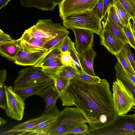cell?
Here are the masks:
<instances>
[{
  "instance_id": "cell-33",
  "label": "cell",
  "mask_w": 135,
  "mask_h": 135,
  "mask_svg": "<svg viewBox=\"0 0 135 135\" xmlns=\"http://www.w3.org/2000/svg\"><path fill=\"white\" fill-rule=\"evenodd\" d=\"M132 24L130 22L129 25H124L123 29L130 46L135 50V39L132 31Z\"/></svg>"
},
{
  "instance_id": "cell-29",
  "label": "cell",
  "mask_w": 135,
  "mask_h": 135,
  "mask_svg": "<svg viewBox=\"0 0 135 135\" xmlns=\"http://www.w3.org/2000/svg\"><path fill=\"white\" fill-rule=\"evenodd\" d=\"M70 55L74 60L76 68L79 73H82L84 71L82 67L79 59L78 53L75 46V43L73 42L71 46L69 51Z\"/></svg>"
},
{
  "instance_id": "cell-12",
  "label": "cell",
  "mask_w": 135,
  "mask_h": 135,
  "mask_svg": "<svg viewBox=\"0 0 135 135\" xmlns=\"http://www.w3.org/2000/svg\"><path fill=\"white\" fill-rule=\"evenodd\" d=\"M72 30L75 36L76 49L78 54L83 53L92 47L94 36L92 31L78 28Z\"/></svg>"
},
{
  "instance_id": "cell-28",
  "label": "cell",
  "mask_w": 135,
  "mask_h": 135,
  "mask_svg": "<svg viewBox=\"0 0 135 135\" xmlns=\"http://www.w3.org/2000/svg\"><path fill=\"white\" fill-rule=\"evenodd\" d=\"M79 73L75 68L71 66H65L63 67L59 75L71 80Z\"/></svg>"
},
{
  "instance_id": "cell-21",
  "label": "cell",
  "mask_w": 135,
  "mask_h": 135,
  "mask_svg": "<svg viewBox=\"0 0 135 135\" xmlns=\"http://www.w3.org/2000/svg\"><path fill=\"white\" fill-rule=\"evenodd\" d=\"M61 41L48 50L46 54L35 66L43 68L61 58V52L59 49Z\"/></svg>"
},
{
  "instance_id": "cell-2",
  "label": "cell",
  "mask_w": 135,
  "mask_h": 135,
  "mask_svg": "<svg viewBox=\"0 0 135 135\" xmlns=\"http://www.w3.org/2000/svg\"><path fill=\"white\" fill-rule=\"evenodd\" d=\"M87 120L77 107H66L59 112L52 127L49 135H65L77 125Z\"/></svg>"
},
{
  "instance_id": "cell-32",
  "label": "cell",
  "mask_w": 135,
  "mask_h": 135,
  "mask_svg": "<svg viewBox=\"0 0 135 135\" xmlns=\"http://www.w3.org/2000/svg\"><path fill=\"white\" fill-rule=\"evenodd\" d=\"M86 123H83L77 125L70 131L68 135H87L89 128Z\"/></svg>"
},
{
  "instance_id": "cell-39",
  "label": "cell",
  "mask_w": 135,
  "mask_h": 135,
  "mask_svg": "<svg viewBox=\"0 0 135 135\" xmlns=\"http://www.w3.org/2000/svg\"><path fill=\"white\" fill-rule=\"evenodd\" d=\"M130 45L128 43L126 44L123 48L134 69L135 71V61L132 56L130 49Z\"/></svg>"
},
{
  "instance_id": "cell-3",
  "label": "cell",
  "mask_w": 135,
  "mask_h": 135,
  "mask_svg": "<svg viewBox=\"0 0 135 135\" xmlns=\"http://www.w3.org/2000/svg\"><path fill=\"white\" fill-rule=\"evenodd\" d=\"M91 135H135V114L118 116L111 124L88 131Z\"/></svg>"
},
{
  "instance_id": "cell-30",
  "label": "cell",
  "mask_w": 135,
  "mask_h": 135,
  "mask_svg": "<svg viewBox=\"0 0 135 135\" xmlns=\"http://www.w3.org/2000/svg\"><path fill=\"white\" fill-rule=\"evenodd\" d=\"M118 1L133 18L135 17V0H118Z\"/></svg>"
},
{
  "instance_id": "cell-34",
  "label": "cell",
  "mask_w": 135,
  "mask_h": 135,
  "mask_svg": "<svg viewBox=\"0 0 135 135\" xmlns=\"http://www.w3.org/2000/svg\"><path fill=\"white\" fill-rule=\"evenodd\" d=\"M60 59L62 63L65 65L71 66L76 68L74 61L69 51L62 52Z\"/></svg>"
},
{
  "instance_id": "cell-18",
  "label": "cell",
  "mask_w": 135,
  "mask_h": 135,
  "mask_svg": "<svg viewBox=\"0 0 135 135\" xmlns=\"http://www.w3.org/2000/svg\"><path fill=\"white\" fill-rule=\"evenodd\" d=\"M18 40L21 44L27 48L34 50H48L46 44L48 42L37 39L25 31L22 36Z\"/></svg>"
},
{
  "instance_id": "cell-16",
  "label": "cell",
  "mask_w": 135,
  "mask_h": 135,
  "mask_svg": "<svg viewBox=\"0 0 135 135\" xmlns=\"http://www.w3.org/2000/svg\"><path fill=\"white\" fill-rule=\"evenodd\" d=\"M78 57L82 67L87 74L93 76H96L93 69V63L97 53L91 47L81 54L78 53Z\"/></svg>"
},
{
  "instance_id": "cell-27",
  "label": "cell",
  "mask_w": 135,
  "mask_h": 135,
  "mask_svg": "<svg viewBox=\"0 0 135 135\" xmlns=\"http://www.w3.org/2000/svg\"><path fill=\"white\" fill-rule=\"evenodd\" d=\"M107 15L105 17L107 19L123 29L124 26L118 16L114 4L109 8Z\"/></svg>"
},
{
  "instance_id": "cell-47",
  "label": "cell",
  "mask_w": 135,
  "mask_h": 135,
  "mask_svg": "<svg viewBox=\"0 0 135 135\" xmlns=\"http://www.w3.org/2000/svg\"><path fill=\"white\" fill-rule=\"evenodd\" d=\"M128 74L129 75L131 80L135 85V76L131 74L130 73L128 72Z\"/></svg>"
},
{
  "instance_id": "cell-17",
  "label": "cell",
  "mask_w": 135,
  "mask_h": 135,
  "mask_svg": "<svg viewBox=\"0 0 135 135\" xmlns=\"http://www.w3.org/2000/svg\"><path fill=\"white\" fill-rule=\"evenodd\" d=\"M18 40L12 39L0 44V54L10 61H14L21 49Z\"/></svg>"
},
{
  "instance_id": "cell-36",
  "label": "cell",
  "mask_w": 135,
  "mask_h": 135,
  "mask_svg": "<svg viewBox=\"0 0 135 135\" xmlns=\"http://www.w3.org/2000/svg\"><path fill=\"white\" fill-rule=\"evenodd\" d=\"M6 86L4 83H0V107L4 110L6 109L7 107Z\"/></svg>"
},
{
  "instance_id": "cell-7",
  "label": "cell",
  "mask_w": 135,
  "mask_h": 135,
  "mask_svg": "<svg viewBox=\"0 0 135 135\" xmlns=\"http://www.w3.org/2000/svg\"><path fill=\"white\" fill-rule=\"evenodd\" d=\"M51 80H53L43 71L42 68L32 66L18 71L14 82L13 88L28 87Z\"/></svg>"
},
{
  "instance_id": "cell-26",
  "label": "cell",
  "mask_w": 135,
  "mask_h": 135,
  "mask_svg": "<svg viewBox=\"0 0 135 135\" xmlns=\"http://www.w3.org/2000/svg\"><path fill=\"white\" fill-rule=\"evenodd\" d=\"M118 61L128 73L135 76V71L123 49L121 51L115 56Z\"/></svg>"
},
{
  "instance_id": "cell-5",
  "label": "cell",
  "mask_w": 135,
  "mask_h": 135,
  "mask_svg": "<svg viewBox=\"0 0 135 135\" xmlns=\"http://www.w3.org/2000/svg\"><path fill=\"white\" fill-rule=\"evenodd\" d=\"M62 21L64 26L67 29H86L99 35L103 29L101 21L92 11L71 16Z\"/></svg>"
},
{
  "instance_id": "cell-15",
  "label": "cell",
  "mask_w": 135,
  "mask_h": 135,
  "mask_svg": "<svg viewBox=\"0 0 135 135\" xmlns=\"http://www.w3.org/2000/svg\"><path fill=\"white\" fill-rule=\"evenodd\" d=\"M62 0H20L22 6L26 8L35 7L44 11H53Z\"/></svg>"
},
{
  "instance_id": "cell-13",
  "label": "cell",
  "mask_w": 135,
  "mask_h": 135,
  "mask_svg": "<svg viewBox=\"0 0 135 135\" xmlns=\"http://www.w3.org/2000/svg\"><path fill=\"white\" fill-rule=\"evenodd\" d=\"M99 36L100 45L104 46L109 52L115 56L121 51L126 44L119 38L103 29Z\"/></svg>"
},
{
  "instance_id": "cell-41",
  "label": "cell",
  "mask_w": 135,
  "mask_h": 135,
  "mask_svg": "<svg viewBox=\"0 0 135 135\" xmlns=\"http://www.w3.org/2000/svg\"><path fill=\"white\" fill-rule=\"evenodd\" d=\"M118 0H103V17L106 16L109 8L113 5Z\"/></svg>"
},
{
  "instance_id": "cell-38",
  "label": "cell",
  "mask_w": 135,
  "mask_h": 135,
  "mask_svg": "<svg viewBox=\"0 0 135 135\" xmlns=\"http://www.w3.org/2000/svg\"><path fill=\"white\" fill-rule=\"evenodd\" d=\"M103 0H99L92 10L93 13L101 22L103 19Z\"/></svg>"
},
{
  "instance_id": "cell-24",
  "label": "cell",
  "mask_w": 135,
  "mask_h": 135,
  "mask_svg": "<svg viewBox=\"0 0 135 135\" xmlns=\"http://www.w3.org/2000/svg\"><path fill=\"white\" fill-rule=\"evenodd\" d=\"M102 21L103 29L105 30L115 36L125 44L129 42L123 28L107 19L104 18Z\"/></svg>"
},
{
  "instance_id": "cell-44",
  "label": "cell",
  "mask_w": 135,
  "mask_h": 135,
  "mask_svg": "<svg viewBox=\"0 0 135 135\" xmlns=\"http://www.w3.org/2000/svg\"><path fill=\"white\" fill-rule=\"evenodd\" d=\"M11 0H0V9L5 7Z\"/></svg>"
},
{
  "instance_id": "cell-23",
  "label": "cell",
  "mask_w": 135,
  "mask_h": 135,
  "mask_svg": "<svg viewBox=\"0 0 135 135\" xmlns=\"http://www.w3.org/2000/svg\"><path fill=\"white\" fill-rule=\"evenodd\" d=\"M56 116L52 117L32 128L24 134L49 135Z\"/></svg>"
},
{
  "instance_id": "cell-10",
  "label": "cell",
  "mask_w": 135,
  "mask_h": 135,
  "mask_svg": "<svg viewBox=\"0 0 135 135\" xmlns=\"http://www.w3.org/2000/svg\"><path fill=\"white\" fill-rule=\"evenodd\" d=\"M37 95L43 98L45 101V108L41 115L57 116L60 111L57 108L56 103L60 95L54 84L43 89Z\"/></svg>"
},
{
  "instance_id": "cell-22",
  "label": "cell",
  "mask_w": 135,
  "mask_h": 135,
  "mask_svg": "<svg viewBox=\"0 0 135 135\" xmlns=\"http://www.w3.org/2000/svg\"><path fill=\"white\" fill-rule=\"evenodd\" d=\"M116 78L120 80L132 92L135 98V85L131 80L127 71L118 61L114 66Z\"/></svg>"
},
{
  "instance_id": "cell-20",
  "label": "cell",
  "mask_w": 135,
  "mask_h": 135,
  "mask_svg": "<svg viewBox=\"0 0 135 135\" xmlns=\"http://www.w3.org/2000/svg\"><path fill=\"white\" fill-rule=\"evenodd\" d=\"M70 80L59 75L54 81V85L56 87L60 94V98L63 106H70L67 90Z\"/></svg>"
},
{
  "instance_id": "cell-40",
  "label": "cell",
  "mask_w": 135,
  "mask_h": 135,
  "mask_svg": "<svg viewBox=\"0 0 135 135\" xmlns=\"http://www.w3.org/2000/svg\"><path fill=\"white\" fill-rule=\"evenodd\" d=\"M73 42L68 36L63 41L60 50L61 52L69 51L71 47Z\"/></svg>"
},
{
  "instance_id": "cell-14",
  "label": "cell",
  "mask_w": 135,
  "mask_h": 135,
  "mask_svg": "<svg viewBox=\"0 0 135 135\" xmlns=\"http://www.w3.org/2000/svg\"><path fill=\"white\" fill-rule=\"evenodd\" d=\"M52 117H54L50 115H41L37 118L30 120L18 124L10 130L4 133L8 134H15V133H16V134L17 133H20L19 134L24 135L32 128Z\"/></svg>"
},
{
  "instance_id": "cell-9",
  "label": "cell",
  "mask_w": 135,
  "mask_h": 135,
  "mask_svg": "<svg viewBox=\"0 0 135 135\" xmlns=\"http://www.w3.org/2000/svg\"><path fill=\"white\" fill-rule=\"evenodd\" d=\"M6 93L7 102L5 110L7 115L16 120H21L24 114V100L15 92L12 86H6Z\"/></svg>"
},
{
  "instance_id": "cell-6",
  "label": "cell",
  "mask_w": 135,
  "mask_h": 135,
  "mask_svg": "<svg viewBox=\"0 0 135 135\" xmlns=\"http://www.w3.org/2000/svg\"><path fill=\"white\" fill-rule=\"evenodd\" d=\"M25 31L37 39L47 42L58 34L69 32L61 23H54L50 19H40L35 25Z\"/></svg>"
},
{
  "instance_id": "cell-43",
  "label": "cell",
  "mask_w": 135,
  "mask_h": 135,
  "mask_svg": "<svg viewBox=\"0 0 135 135\" xmlns=\"http://www.w3.org/2000/svg\"><path fill=\"white\" fill-rule=\"evenodd\" d=\"M7 72L4 69L0 71V83H3L7 79Z\"/></svg>"
},
{
  "instance_id": "cell-1",
  "label": "cell",
  "mask_w": 135,
  "mask_h": 135,
  "mask_svg": "<svg viewBox=\"0 0 135 135\" xmlns=\"http://www.w3.org/2000/svg\"><path fill=\"white\" fill-rule=\"evenodd\" d=\"M70 106L75 105L86 118L88 131L109 125L118 116L113 93L105 79L90 83L74 77L67 90Z\"/></svg>"
},
{
  "instance_id": "cell-45",
  "label": "cell",
  "mask_w": 135,
  "mask_h": 135,
  "mask_svg": "<svg viewBox=\"0 0 135 135\" xmlns=\"http://www.w3.org/2000/svg\"><path fill=\"white\" fill-rule=\"evenodd\" d=\"M7 123V121L5 119L2 118L1 117H0V127L3 126Z\"/></svg>"
},
{
  "instance_id": "cell-48",
  "label": "cell",
  "mask_w": 135,
  "mask_h": 135,
  "mask_svg": "<svg viewBox=\"0 0 135 135\" xmlns=\"http://www.w3.org/2000/svg\"><path fill=\"white\" fill-rule=\"evenodd\" d=\"M132 20L134 21L135 22V17L133 18V19H132Z\"/></svg>"
},
{
  "instance_id": "cell-46",
  "label": "cell",
  "mask_w": 135,
  "mask_h": 135,
  "mask_svg": "<svg viewBox=\"0 0 135 135\" xmlns=\"http://www.w3.org/2000/svg\"><path fill=\"white\" fill-rule=\"evenodd\" d=\"M132 28L133 35L135 39V22L133 20Z\"/></svg>"
},
{
  "instance_id": "cell-25",
  "label": "cell",
  "mask_w": 135,
  "mask_h": 135,
  "mask_svg": "<svg viewBox=\"0 0 135 135\" xmlns=\"http://www.w3.org/2000/svg\"><path fill=\"white\" fill-rule=\"evenodd\" d=\"M60 59L49 64L42 68L43 71L54 81L59 76L63 67L65 66Z\"/></svg>"
},
{
  "instance_id": "cell-8",
  "label": "cell",
  "mask_w": 135,
  "mask_h": 135,
  "mask_svg": "<svg viewBox=\"0 0 135 135\" xmlns=\"http://www.w3.org/2000/svg\"><path fill=\"white\" fill-rule=\"evenodd\" d=\"M99 0H62L58 5L62 20L72 15L92 11Z\"/></svg>"
},
{
  "instance_id": "cell-31",
  "label": "cell",
  "mask_w": 135,
  "mask_h": 135,
  "mask_svg": "<svg viewBox=\"0 0 135 135\" xmlns=\"http://www.w3.org/2000/svg\"><path fill=\"white\" fill-rule=\"evenodd\" d=\"M69 32L58 34L55 37L49 41L46 44V48L49 50L58 44L68 36Z\"/></svg>"
},
{
  "instance_id": "cell-11",
  "label": "cell",
  "mask_w": 135,
  "mask_h": 135,
  "mask_svg": "<svg viewBox=\"0 0 135 135\" xmlns=\"http://www.w3.org/2000/svg\"><path fill=\"white\" fill-rule=\"evenodd\" d=\"M19 42L21 49L14 61L15 64L18 65L34 66L38 63L48 51L28 49Z\"/></svg>"
},
{
  "instance_id": "cell-35",
  "label": "cell",
  "mask_w": 135,
  "mask_h": 135,
  "mask_svg": "<svg viewBox=\"0 0 135 135\" xmlns=\"http://www.w3.org/2000/svg\"><path fill=\"white\" fill-rule=\"evenodd\" d=\"M75 77L90 83L99 82L101 79L98 76H93L89 75L85 72L82 73H79Z\"/></svg>"
},
{
  "instance_id": "cell-37",
  "label": "cell",
  "mask_w": 135,
  "mask_h": 135,
  "mask_svg": "<svg viewBox=\"0 0 135 135\" xmlns=\"http://www.w3.org/2000/svg\"><path fill=\"white\" fill-rule=\"evenodd\" d=\"M114 4L116 8L124 18L127 25H129L130 23V20L133 18L132 17L121 4L118 0Z\"/></svg>"
},
{
  "instance_id": "cell-4",
  "label": "cell",
  "mask_w": 135,
  "mask_h": 135,
  "mask_svg": "<svg viewBox=\"0 0 135 135\" xmlns=\"http://www.w3.org/2000/svg\"><path fill=\"white\" fill-rule=\"evenodd\" d=\"M114 106L118 116L127 114L135 106V98L129 88L116 78L112 85Z\"/></svg>"
},
{
  "instance_id": "cell-42",
  "label": "cell",
  "mask_w": 135,
  "mask_h": 135,
  "mask_svg": "<svg viewBox=\"0 0 135 135\" xmlns=\"http://www.w3.org/2000/svg\"><path fill=\"white\" fill-rule=\"evenodd\" d=\"M10 36L5 33L0 29V44L12 40Z\"/></svg>"
},
{
  "instance_id": "cell-19",
  "label": "cell",
  "mask_w": 135,
  "mask_h": 135,
  "mask_svg": "<svg viewBox=\"0 0 135 135\" xmlns=\"http://www.w3.org/2000/svg\"><path fill=\"white\" fill-rule=\"evenodd\" d=\"M54 81L51 80L28 87L13 89L15 92L24 100L31 96L37 95L43 89L54 84Z\"/></svg>"
}]
</instances>
